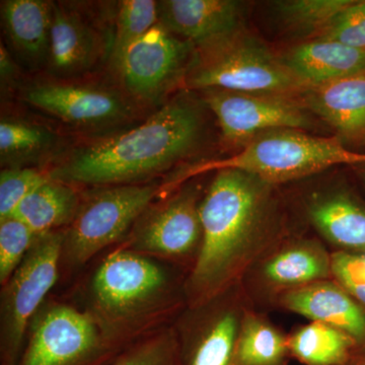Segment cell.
I'll list each match as a JSON object with an SVG mask.
<instances>
[{
  "instance_id": "7a4b0ae2",
  "label": "cell",
  "mask_w": 365,
  "mask_h": 365,
  "mask_svg": "<svg viewBox=\"0 0 365 365\" xmlns=\"http://www.w3.org/2000/svg\"><path fill=\"white\" fill-rule=\"evenodd\" d=\"M187 276L167 262L115 247L79 274L64 297L126 348L174 325L188 307Z\"/></svg>"
},
{
  "instance_id": "5b68a950",
  "label": "cell",
  "mask_w": 365,
  "mask_h": 365,
  "mask_svg": "<svg viewBox=\"0 0 365 365\" xmlns=\"http://www.w3.org/2000/svg\"><path fill=\"white\" fill-rule=\"evenodd\" d=\"M169 193L167 182L83 189L73 222L63 230L61 278L76 277L103 254L119 246L151 204Z\"/></svg>"
},
{
  "instance_id": "4dcf8cb0",
  "label": "cell",
  "mask_w": 365,
  "mask_h": 365,
  "mask_svg": "<svg viewBox=\"0 0 365 365\" xmlns=\"http://www.w3.org/2000/svg\"><path fill=\"white\" fill-rule=\"evenodd\" d=\"M317 39L335 41L365 50V0H352Z\"/></svg>"
},
{
  "instance_id": "83f0119b",
  "label": "cell",
  "mask_w": 365,
  "mask_h": 365,
  "mask_svg": "<svg viewBox=\"0 0 365 365\" xmlns=\"http://www.w3.org/2000/svg\"><path fill=\"white\" fill-rule=\"evenodd\" d=\"M38 237L14 216L0 222V287L11 279Z\"/></svg>"
},
{
  "instance_id": "603a6c76",
  "label": "cell",
  "mask_w": 365,
  "mask_h": 365,
  "mask_svg": "<svg viewBox=\"0 0 365 365\" xmlns=\"http://www.w3.org/2000/svg\"><path fill=\"white\" fill-rule=\"evenodd\" d=\"M288 334L253 306L242 318L230 365H288Z\"/></svg>"
},
{
  "instance_id": "e0dca14e",
  "label": "cell",
  "mask_w": 365,
  "mask_h": 365,
  "mask_svg": "<svg viewBox=\"0 0 365 365\" xmlns=\"http://www.w3.org/2000/svg\"><path fill=\"white\" fill-rule=\"evenodd\" d=\"M242 2L235 0H163L158 21L195 49L242 30Z\"/></svg>"
},
{
  "instance_id": "ffe728a7",
  "label": "cell",
  "mask_w": 365,
  "mask_h": 365,
  "mask_svg": "<svg viewBox=\"0 0 365 365\" xmlns=\"http://www.w3.org/2000/svg\"><path fill=\"white\" fill-rule=\"evenodd\" d=\"M100 53L96 31L76 11L53 4L47 58L50 69L61 76L81 73L96 63Z\"/></svg>"
},
{
  "instance_id": "30bf717a",
  "label": "cell",
  "mask_w": 365,
  "mask_h": 365,
  "mask_svg": "<svg viewBox=\"0 0 365 365\" xmlns=\"http://www.w3.org/2000/svg\"><path fill=\"white\" fill-rule=\"evenodd\" d=\"M332 278V251L307 232L287 237L250 269L242 287L252 306L273 311L281 295Z\"/></svg>"
},
{
  "instance_id": "9a60e30c",
  "label": "cell",
  "mask_w": 365,
  "mask_h": 365,
  "mask_svg": "<svg viewBox=\"0 0 365 365\" xmlns=\"http://www.w3.org/2000/svg\"><path fill=\"white\" fill-rule=\"evenodd\" d=\"M25 101L76 126L119 123L132 114L130 105L119 93L78 83H39L26 90Z\"/></svg>"
},
{
  "instance_id": "e575fe53",
  "label": "cell",
  "mask_w": 365,
  "mask_h": 365,
  "mask_svg": "<svg viewBox=\"0 0 365 365\" xmlns=\"http://www.w3.org/2000/svg\"><path fill=\"white\" fill-rule=\"evenodd\" d=\"M354 169L365 186V165H356V167H354Z\"/></svg>"
},
{
  "instance_id": "5bb4252c",
  "label": "cell",
  "mask_w": 365,
  "mask_h": 365,
  "mask_svg": "<svg viewBox=\"0 0 365 365\" xmlns=\"http://www.w3.org/2000/svg\"><path fill=\"white\" fill-rule=\"evenodd\" d=\"M302 220L332 251L365 254V203L345 185L328 184L299 198Z\"/></svg>"
},
{
  "instance_id": "836d02e7",
  "label": "cell",
  "mask_w": 365,
  "mask_h": 365,
  "mask_svg": "<svg viewBox=\"0 0 365 365\" xmlns=\"http://www.w3.org/2000/svg\"><path fill=\"white\" fill-rule=\"evenodd\" d=\"M343 365H365V351L356 353L351 359Z\"/></svg>"
},
{
  "instance_id": "f1b7e54d",
  "label": "cell",
  "mask_w": 365,
  "mask_h": 365,
  "mask_svg": "<svg viewBox=\"0 0 365 365\" xmlns=\"http://www.w3.org/2000/svg\"><path fill=\"white\" fill-rule=\"evenodd\" d=\"M48 179V172L33 168L2 170L0 173V222L13 217L26 197Z\"/></svg>"
},
{
  "instance_id": "1f68e13d",
  "label": "cell",
  "mask_w": 365,
  "mask_h": 365,
  "mask_svg": "<svg viewBox=\"0 0 365 365\" xmlns=\"http://www.w3.org/2000/svg\"><path fill=\"white\" fill-rule=\"evenodd\" d=\"M332 278L365 306V254L332 251Z\"/></svg>"
},
{
  "instance_id": "44dd1931",
  "label": "cell",
  "mask_w": 365,
  "mask_h": 365,
  "mask_svg": "<svg viewBox=\"0 0 365 365\" xmlns=\"http://www.w3.org/2000/svg\"><path fill=\"white\" fill-rule=\"evenodd\" d=\"M83 193V188L49 177L26 197L14 216L37 237L63 232L76 218Z\"/></svg>"
},
{
  "instance_id": "2e32d148",
  "label": "cell",
  "mask_w": 365,
  "mask_h": 365,
  "mask_svg": "<svg viewBox=\"0 0 365 365\" xmlns=\"http://www.w3.org/2000/svg\"><path fill=\"white\" fill-rule=\"evenodd\" d=\"M332 326L365 351V306L334 279L319 281L281 295L275 309Z\"/></svg>"
},
{
  "instance_id": "7402d4cb",
  "label": "cell",
  "mask_w": 365,
  "mask_h": 365,
  "mask_svg": "<svg viewBox=\"0 0 365 365\" xmlns=\"http://www.w3.org/2000/svg\"><path fill=\"white\" fill-rule=\"evenodd\" d=\"M53 4L43 0H7L2 2L6 35L24 58L39 63L48 58Z\"/></svg>"
},
{
  "instance_id": "ac0fdd59",
  "label": "cell",
  "mask_w": 365,
  "mask_h": 365,
  "mask_svg": "<svg viewBox=\"0 0 365 365\" xmlns=\"http://www.w3.org/2000/svg\"><path fill=\"white\" fill-rule=\"evenodd\" d=\"M281 59L309 88L365 73V50L335 41H304Z\"/></svg>"
},
{
  "instance_id": "484cf974",
  "label": "cell",
  "mask_w": 365,
  "mask_h": 365,
  "mask_svg": "<svg viewBox=\"0 0 365 365\" xmlns=\"http://www.w3.org/2000/svg\"><path fill=\"white\" fill-rule=\"evenodd\" d=\"M158 23V2L153 0H124L120 2L110 54L115 71L119 68L127 50Z\"/></svg>"
},
{
  "instance_id": "d6a6232c",
  "label": "cell",
  "mask_w": 365,
  "mask_h": 365,
  "mask_svg": "<svg viewBox=\"0 0 365 365\" xmlns=\"http://www.w3.org/2000/svg\"><path fill=\"white\" fill-rule=\"evenodd\" d=\"M16 72V66L9 53L4 45L0 47V73L2 79L13 78Z\"/></svg>"
},
{
  "instance_id": "ba28073f",
  "label": "cell",
  "mask_w": 365,
  "mask_h": 365,
  "mask_svg": "<svg viewBox=\"0 0 365 365\" xmlns=\"http://www.w3.org/2000/svg\"><path fill=\"white\" fill-rule=\"evenodd\" d=\"M63 232L41 235L0 290V365H18L31 323L61 277Z\"/></svg>"
},
{
  "instance_id": "cb8c5ba5",
  "label": "cell",
  "mask_w": 365,
  "mask_h": 365,
  "mask_svg": "<svg viewBox=\"0 0 365 365\" xmlns=\"http://www.w3.org/2000/svg\"><path fill=\"white\" fill-rule=\"evenodd\" d=\"M288 348L290 357L304 365H343L359 353L349 336L318 321L292 329Z\"/></svg>"
},
{
  "instance_id": "d6986e66",
  "label": "cell",
  "mask_w": 365,
  "mask_h": 365,
  "mask_svg": "<svg viewBox=\"0 0 365 365\" xmlns=\"http://www.w3.org/2000/svg\"><path fill=\"white\" fill-rule=\"evenodd\" d=\"M300 101L342 135H365V73L309 88Z\"/></svg>"
},
{
  "instance_id": "8992f818",
  "label": "cell",
  "mask_w": 365,
  "mask_h": 365,
  "mask_svg": "<svg viewBox=\"0 0 365 365\" xmlns=\"http://www.w3.org/2000/svg\"><path fill=\"white\" fill-rule=\"evenodd\" d=\"M182 79L190 90L220 88L292 98L300 97L309 88L282 59L244 29L195 49Z\"/></svg>"
},
{
  "instance_id": "7c38bea8",
  "label": "cell",
  "mask_w": 365,
  "mask_h": 365,
  "mask_svg": "<svg viewBox=\"0 0 365 365\" xmlns=\"http://www.w3.org/2000/svg\"><path fill=\"white\" fill-rule=\"evenodd\" d=\"M203 91L223 138L230 143L244 145L266 132L304 130L311 125L306 108L295 98L220 88Z\"/></svg>"
},
{
  "instance_id": "d4e9b609",
  "label": "cell",
  "mask_w": 365,
  "mask_h": 365,
  "mask_svg": "<svg viewBox=\"0 0 365 365\" xmlns=\"http://www.w3.org/2000/svg\"><path fill=\"white\" fill-rule=\"evenodd\" d=\"M352 0H279L274 14L287 32L317 39Z\"/></svg>"
},
{
  "instance_id": "6da1fadb",
  "label": "cell",
  "mask_w": 365,
  "mask_h": 365,
  "mask_svg": "<svg viewBox=\"0 0 365 365\" xmlns=\"http://www.w3.org/2000/svg\"><path fill=\"white\" fill-rule=\"evenodd\" d=\"M200 215L202 245L185 285L188 307L239 284L274 247L306 232L290 223L277 186L239 170H216Z\"/></svg>"
},
{
  "instance_id": "8fae6325",
  "label": "cell",
  "mask_w": 365,
  "mask_h": 365,
  "mask_svg": "<svg viewBox=\"0 0 365 365\" xmlns=\"http://www.w3.org/2000/svg\"><path fill=\"white\" fill-rule=\"evenodd\" d=\"M252 306L242 283L196 307L174 323L182 365H230L244 314Z\"/></svg>"
},
{
  "instance_id": "277c9868",
  "label": "cell",
  "mask_w": 365,
  "mask_h": 365,
  "mask_svg": "<svg viewBox=\"0 0 365 365\" xmlns=\"http://www.w3.org/2000/svg\"><path fill=\"white\" fill-rule=\"evenodd\" d=\"M340 165H365V153L348 150L337 139L309 135L302 130L282 129L255 137L232 157L195 163L180 172L170 182L172 188L176 189L206 173L232 169L248 173L279 187Z\"/></svg>"
},
{
  "instance_id": "3957f363",
  "label": "cell",
  "mask_w": 365,
  "mask_h": 365,
  "mask_svg": "<svg viewBox=\"0 0 365 365\" xmlns=\"http://www.w3.org/2000/svg\"><path fill=\"white\" fill-rule=\"evenodd\" d=\"M201 134L196 106L174 98L135 128L72 151L48 175L83 189L153 182L191 155Z\"/></svg>"
},
{
  "instance_id": "9c48e42d",
  "label": "cell",
  "mask_w": 365,
  "mask_h": 365,
  "mask_svg": "<svg viewBox=\"0 0 365 365\" xmlns=\"http://www.w3.org/2000/svg\"><path fill=\"white\" fill-rule=\"evenodd\" d=\"M205 190L190 180L151 204L120 248L190 272L202 245L200 206Z\"/></svg>"
},
{
  "instance_id": "4fadbf2b",
  "label": "cell",
  "mask_w": 365,
  "mask_h": 365,
  "mask_svg": "<svg viewBox=\"0 0 365 365\" xmlns=\"http://www.w3.org/2000/svg\"><path fill=\"white\" fill-rule=\"evenodd\" d=\"M194 53L193 46L158 21L127 50L117 73L132 98L153 102L184 78Z\"/></svg>"
},
{
  "instance_id": "4316f807",
  "label": "cell",
  "mask_w": 365,
  "mask_h": 365,
  "mask_svg": "<svg viewBox=\"0 0 365 365\" xmlns=\"http://www.w3.org/2000/svg\"><path fill=\"white\" fill-rule=\"evenodd\" d=\"M111 365H182L176 328L169 326L135 341Z\"/></svg>"
},
{
  "instance_id": "52a82bcc",
  "label": "cell",
  "mask_w": 365,
  "mask_h": 365,
  "mask_svg": "<svg viewBox=\"0 0 365 365\" xmlns=\"http://www.w3.org/2000/svg\"><path fill=\"white\" fill-rule=\"evenodd\" d=\"M124 349L64 295L51 294L31 323L18 365H111Z\"/></svg>"
},
{
  "instance_id": "f546056e",
  "label": "cell",
  "mask_w": 365,
  "mask_h": 365,
  "mask_svg": "<svg viewBox=\"0 0 365 365\" xmlns=\"http://www.w3.org/2000/svg\"><path fill=\"white\" fill-rule=\"evenodd\" d=\"M50 133L41 127L21 121L2 120L0 123V153L4 157H24L46 148Z\"/></svg>"
}]
</instances>
